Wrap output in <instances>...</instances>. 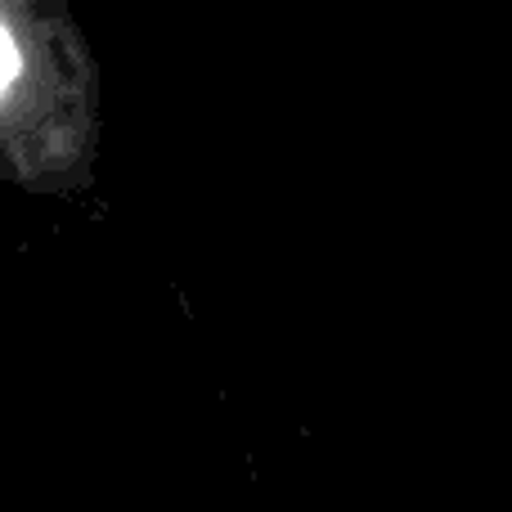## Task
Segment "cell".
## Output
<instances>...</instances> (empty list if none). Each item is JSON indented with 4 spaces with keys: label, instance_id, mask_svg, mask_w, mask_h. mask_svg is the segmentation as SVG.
I'll return each instance as SVG.
<instances>
[{
    "label": "cell",
    "instance_id": "cell-1",
    "mask_svg": "<svg viewBox=\"0 0 512 512\" xmlns=\"http://www.w3.org/2000/svg\"><path fill=\"white\" fill-rule=\"evenodd\" d=\"M14 72H18V50H14V41H9V32L0 27V90L14 81Z\"/></svg>",
    "mask_w": 512,
    "mask_h": 512
}]
</instances>
